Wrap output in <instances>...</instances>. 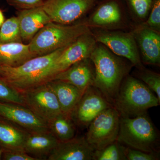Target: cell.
I'll list each match as a JSON object with an SVG mask.
<instances>
[{
    "instance_id": "1",
    "label": "cell",
    "mask_w": 160,
    "mask_h": 160,
    "mask_svg": "<svg viewBox=\"0 0 160 160\" xmlns=\"http://www.w3.org/2000/svg\"><path fill=\"white\" fill-rule=\"evenodd\" d=\"M66 47L32 58L20 66H0V79L21 92L49 82L55 76L56 61Z\"/></svg>"
},
{
    "instance_id": "2",
    "label": "cell",
    "mask_w": 160,
    "mask_h": 160,
    "mask_svg": "<svg viewBox=\"0 0 160 160\" xmlns=\"http://www.w3.org/2000/svg\"><path fill=\"white\" fill-rule=\"evenodd\" d=\"M89 59L94 68L93 86L113 106L130 66L101 43H97Z\"/></svg>"
},
{
    "instance_id": "3",
    "label": "cell",
    "mask_w": 160,
    "mask_h": 160,
    "mask_svg": "<svg viewBox=\"0 0 160 160\" xmlns=\"http://www.w3.org/2000/svg\"><path fill=\"white\" fill-rule=\"evenodd\" d=\"M160 103L146 84L128 75L122 82L113 106L121 117L132 118L147 114L148 109Z\"/></svg>"
},
{
    "instance_id": "4",
    "label": "cell",
    "mask_w": 160,
    "mask_h": 160,
    "mask_svg": "<svg viewBox=\"0 0 160 160\" xmlns=\"http://www.w3.org/2000/svg\"><path fill=\"white\" fill-rule=\"evenodd\" d=\"M89 32L90 28L85 22L69 25L51 22L28 43L29 50L36 57L49 54L68 46Z\"/></svg>"
},
{
    "instance_id": "5",
    "label": "cell",
    "mask_w": 160,
    "mask_h": 160,
    "mask_svg": "<svg viewBox=\"0 0 160 160\" xmlns=\"http://www.w3.org/2000/svg\"><path fill=\"white\" fill-rule=\"evenodd\" d=\"M117 140L132 149L158 153V132L147 114L132 118L120 117Z\"/></svg>"
},
{
    "instance_id": "6",
    "label": "cell",
    "mask_w": 160,
    "mask_h": 160,
    "mask_svg": "<svg viewBox=\"0 0 160 160\" xmlns=\"http://www.w3.org/2000/svg\"><path fill=\"white\" fill-rule=\"evenodd\" d=\"M92 34L97 42L102 44L116 55L127 59L138 69L145 68L133 33L102 29Z\"/></svg>"
},
{
    "instance_id": "7",
    "label": "cell",
    "mask_w": 160,
    "mask_h": 160,
    "mask_svg": "<svg viewBox=\"0 0 160 160\" xmlns=\"http://www.w3.org/2000/svg\"><path fill=\"white\" fill-rule=\"evenodd\" d=\"M120 116L113 106L102 112L88 126L86 139L95 150H101L117 140Z\"/></svg>"
},
{
    "instance_id": "8",
    "label": "cell",
    "mask_w": 160,
    "mask_h": 160,
    "mask_svg": "<svg viewBox=\"0 0 160 160\" xmlns=\"http://www.w3.org/2000/svg\"><path fill=\"white\" fill-rule=\"evenodd\" d=\"M21 92L26 107L47 123L62 113L56 96L47 83Z\"/></svg>"
},
{
    "instance_id": "9",
    "label": "cell",
    "mask_w": 160,
    "mask_h": 160,
    "mask_svg": "<svg viewBox=\"0 0 160 160\" xmlns=\"http://www.w3.org/2000/svg\"><path fill=\"white\" fill-rule=\"evenodd\" d=\"M98 0H48L42 6L52 21L69 25L76 22L97 2Z\"/></svg>"
},
{
    "instance_id": "10",
    "label": "cell",
    "mask_w": 160,
    "mask_h": 160,
    "mask_svg": "<svg viewBox=\"0 0 160 160\" xmlns=\"http://www.w3.org/2000/svg\"><path fill=\"white\" fill-rule=\"evenodd\" d=\"M112 106L98 89L91 86L84 92L70 116L79 126L88 127L97 117Z\"/></svg>"
},
{
    "instance_id": "11",
    "label": "cell",
    "mask_w": 160,
    "mask_h": 160,
    "mask_svg": "<svg viewBox=\"0 0 160 160\" xmlns=\"http://www.w3.org/2000/svg\"><path fill=\"white\" fill-rule=\"evenodd\" d=\"M0 118L28 132L50 131L48 123L26 106L18 104L0 102Z\"/></svg>"
},
{
    "instance_id": "12",
    "label": "cell",
    "mask_w": 160,
    "mask_h": 160,
    "mask_svg": "<svg viewBox=\"0 0 160 160\" xmlns=\"http://www.w3.org/2000/svg\"><path fill=\"white\" fill-rule=\"evenodd\" d=\"M97 43L90 31L81 36L66 46L55 63V75L66 70L75 63L89 58Z\"/></svg>"
},
{
    "instance_id": "13",
    "label": "cell",
    "mask_w": 160,
    "mask_h": 160,
    "mask_svg": "<svg viewBox=\"0 0 160 160\" xmlns=\"http://www.w3.org/2000/svg\"><path fill=\"white\" fill-rule=\"evenodd\" d=\"M122 0H103L86 22L89 28L110 29L123 22Z\"/></svg>"
},
{
    "instance_id": "14",
    "label": "cell",
    "mask_w": 160,
    "mask_h": 160,
    "mask_svg": "<svg viewBox=\"0 0 160 160\" xmlns=\"http://www.w3.org/2000/svg\"><path fill=\"white\" fill-rule=\"evenodd\" d=\"M95 150L86 138H75L65 142H59L51 152L49 160H92Z\"/></svg>"
},
{
    "instance_id": "15",
    "label": "cell",
    "mask_w": 160,
    "mask_h": 160,
    "mask_svg": "<svg viewBox=\"0 0 160 160\" xmlns=\"http://www.w3.org/2000/svg\"><path fill=\"white\" fill-rule=\"evenodd\" d=\"M143 63L159 66L160 32L142 25L133 32Z\"/></svg>"
},
{
    "instance_id": "16",
    "label": "cell",
    "mask_w": 160,
    "mask_h": 160,
    "mask_svg": "<svg viewBox=\"0 0 160 160\" xmlns=\"http://www.w3.org/2000/svg\"><path fill=\"white\" fill-rule=\"evenodd\" d=\"M17 17L23 42L29 43L42 28L52 22L42 6L19 10Z\"/></svg>"
},
{
    "instance_id": "17",
    "label": "cell",
    "mask_w": 160,
    "mask_h": 160,
    "mask_svg": "<svg viewBox=\"0 0 160 160\" xmlns=\"http://www.w3.org/2000/svg\"><path fill=\"white\" fill-rule=\"evenodd\" d=\"M94 79V66L89 58L75 63L66 70L58 73L52 80L69 83L84 92L89 86H93Z\"/></svg>"
},
{
    "instance_id": "18",
    "label": "cell",
    "mask_w": 160,
    "mask_h": 160,
    "mask_svg": "<svg viewBox=\"0 0 160 160\" xmlns=\"http://www.w3.org/2000/svg\"><path fill=\"white\" fill-rule=\"evenodd\" d=\"M59 142L50 131L29 132L26 136L24 150L41 160L44 157L47 158Z\"/></svg>"
},
{
    "instance_id": "19",
    "label": "cell",
    "mask_w": 160,
    "mask_h": 160,
    "mask_svg": "<svg viewBox=\"0 0 160 160\" xmlns=\"http://www.w3.org/2000/svg\"><path fill=\"white\" fill-rule=\"evenodd\" d=\"M47 84L56 96L62 112L70 115L85 91L59 80H52Z\"/></svg>"
},
{
    "instance_id": "20",
    "label": "cell",
    "mask_w": 160,
    "mask_h": 160,
    "mask_svg": "<svg viewBox=\"0 0 160 160\" xmlns=\"http://www.w3.org/2000/svg\"><path fill=\"white\" fill-rule=\"evenodd\" d=\"M36 57L29 50V45L23 42L0 44V66H20Z\"/></svg>"
},
{
    "instance_id": "21",
    "label": "cell",
    "mask_w": 160,
    "mask_h": 160,
    "mask_svg": "<svg viewBox=\"0 0 160 160\" xmlns=\"http://www.w3.org/2000/svg\"><path fill=\"white\" fill-rule=\"evenodd\" d=\"M27 134L12 123L0 118V148L3 150H24Z\"/></svg>"
},
{
    "instance_id": "22",
    "label": "cell",
    "mask_w": 160,
    "mask_h": 160,
    "mask_svg": "<svg viewBox=\"0 0 160 160\" xmlns=\"http://www.w3.org/2000/svg\"><path fill=\"white\" fill-rule=\"evenodd\" d=\"M49 130L59 142L71 139L75 135V127L70 115L60 113L48 123Z\"/></svg>"
},
{
    "instance_id": "23",
    "label": "cell",
    "mask_w": 160,
    "mask_h": 160,
    "mask_svg": "<svg viewBox=\"0 0 160 160\" xmlns=\"http://www.w3.org/2000/svg\"><path fill=\"white\" fill-rule=\"evenodd\" d=\"M0 27V44L23 42L17 17L6 20Z\"/></svg>"
},
{
    "instance_id": "24",
    "label": "cell",
    "mask_w": 160,
    "mask_h": 160,
    "mask_svg": "<svg viewBox=\"0 0 160 160\" xmlns=\"http://www.w3.org/2000/svg\"><path fill=\"white\" fill-rule=\"evenodd\" d=\"M126 147L118 140L101 150H95L93 160H126Z\"/></svg>"
},
{
    "instance_id": "25",
    "label": "cell",
    "mask_w": 160,
    "mask_h": 160,
    "mask_svg": "<svg viewBox=\"0 0 160 160\" xmlns=\"http://www.w3.org/2000/svg\"><path fill=\"white\" fill-rule=\"evenodd\" d=\"M0 102L18 104L25 106L22 92L13 89L0 79Z\"/></svg>"
},
{
    "instance_id": "26",
    "label": "cell",
    "mask_w": 160,
    "mask_h": 160,
    "mask_svg": "<svg viewBox=\"0 0 160 160\" xmlns=\"http://www.w3.org/2000/svg\"><path fill=\"white\" fill-rule=\"evenodd\" d=\"M138 76L139 79L155 93L160 102V75L150 70L143 68L138 69Z\"/></svg>"
},
{
    "instance_id": "27",
    "label": "cell",
    "mask_w": 160,
    "mask_h": 160,
    "mask_svg": "<svg viewBox=\"0 0 160 160\" xmlns=\"http://www.w3.org/2000/svg\"><path fill=\"white\" fill-rule=\"evenodd\" d=\"M138 18L145 19L149 14L153 0H124Z\"/></svg>"
},
{
    "instance_id": "28",
    "label": "cell",
    "mask_w": 160,
    "mask_h": 160,
    "mask_svg": "<svg viewBox=\"0 0 160 160\" xmlns=\"http://www.w3.org/2000/svg\"><path fill=\"white\" fill-rule=\"evenodd\" d=\"M149 16L142 26L160 32V0H153Z\"/></svg>"
},
{
    "instance_id": "29",
    "label": "cell",
    "mask_w": 160,
    "mask_h": 160,
    "mask_svg": "<svg viewBox=\"0 0 160 160\" xmlns=\"http://www.w3.org/2000/svg\"><path fill=\"white\" fill-rule=\"evenodd\" d=\"M125 155L128 160H157L159 159L158 153H149L132 149L129 147L125 148Z\"/></svg>"
},
{
    "instance_id": "30",
    "label": "cell",
    "mask_w": 160,
    "mask_h": 160,
    "mask_svg": "<svg viewBox=\"0 0 160 160\" xmlns=\"http://www.w3.org/2000/svg\"><path fill=\"white\" fill-rule=\"evenodd\" d=\"M10 6L18 10L42 6L48 0H6Z\"/></svg>"
},
{
    "instance_id": "31",
    "label": "cell",
    "mask_w": 160,
    "mask_h": 160,
    "mask_svg": "<svg viewBox=\"0 0 160 160\" xmlns=\"http://www.w3.org/2000/svg\"><path fill=\"white\" fill-rule=\"evenodd\" d=\"M2 160H38L27 153L24 150H3Z\"/></svg>"
},
{
    "instance_id": "32",
    "label": "cell",
    "mask_w": 160,
    "mask_h": 160,
    "mask_svg": "<svg viewBox=\"0 0 160 160\" xmlns=\"http://www.w3.org/2000/svg\"><path fill=\"white\" fill-rule=\"evenodd\" d=\"M5 21V17H4V14H3L2 12L0 9V27L2 25Z\"/></svg>"
},
{
    "instance_id": "33",
    "label": "cell",
    "mask_w": 160,
    "mask_h": 160,
    "mask_svg": "<svg viewBox=\"0 0 160 160\" xmlns=\"http://www.w3.org/2000/svg\"><path fill=\"white\" fill-rule=\"evenodd\" d=\"M3 153V149L0 148V160H2V155Z\"/></svg>"
}]
</instances>
